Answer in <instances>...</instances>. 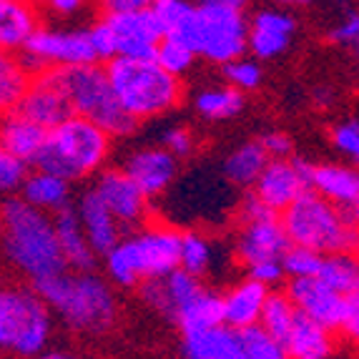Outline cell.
<instances>
[{
    "instance_id": "6da1fadb",
    "label": "cell",
    "mask_w": 359,
    "mask_h": 359,
    "mask_svg": "<svg viewBox=\"0 0 359 359\" xmlns=\"http://www.w3.org/2000/svg\"><path fill=\"white\" fill-rule=\"evenodd\" d=\"M0 224L8 259L30 282L68 269L48 211L36 209L23 198H8L0 209Z\"/></svg>"
},
{
    "instance_id": "7a4b0ae2",
    "label": "cell",
    "mask_w": 359,
    "mask_h": 359,
    "mask_svg": "<svg viewBox=\"0 0 359 359\" xmlns=\"http://www.w3.org/2000/svg\"><path fill=\"white\" fill-rule=\"evenodd\" d=\"M292 244L311 252L334 254L357 249V206H337L322 194L302 191L279 214Z\"/></svg>"
},
{
    "instance_id": "3957f363",
    "label": "cell",
    "mask_w": 359,
    "mask_h": 359,
    "mask_svg": "<svg viewBox=\"0 0 359 359\" xmlns=\"http://www.w3.org/2000/svg\"><path fill=\"white\" fill-rule=\"evenodd\" d=\"M111 154V136L83 116L71 114L48 128L33 166L66 181H81L101 171Z\"/></svg>"
},
{
    "instance_id": "277c9868",
    "label": "cell",
    "mask_w": 359,
    "mask_h": 359,
    "mask_svg": "<svg viewBox=\"0 0 359 359\" xmlns=\"http://www.w3.org/2000/svg\"><path fill=\"white\" fill-rule=\"evenodd\" d=\"M50 83L63 93L71 106V114L83 116L101 126L108 136H128L136 131L138 121L116 101L106 71L101 63H81V66H55L41 71Z\"/></svg>"
},
{
    "instance_id": "5b68a950",
    "label": "cell",
    "mask_w": 359,
    "mask_h": 359,
    "mask_svg": "<svg viewBox=\"0 0 359 359\" xmlns=\"http://www.w3.org/2000/svg\"><path fill=\"white\" fill-rule=\"evenodd\" d=\"M103 71L116 101L136 121L166 114L181 101L179 76L168 73L154 58L114 55L106 60Z\"/></svg>"
},
{
    "instance_id": "8992f818",
    "label": "cell",
    "mask_w": 359,
    "mask_h": 359,
    "mask_svg": "<svg viewBox=\"0 0 359 359\" xmlns=\"http://www.w3.org/2000/svg\"><path fill=\"white\" fill-rule=\"evenodd\" d=\"M181 231L163 224L141 229L133 236L118 239L103 257L106 269L121 287H138L144 279H158L179 266Z\"/></svg>"
},
{
    "instance_id": "52a82bcc",
    "label": "cell",
    "mask_w": 359,
    "mask_h": 359,
    "mask_svg": "<svg viewBox=\"0 0 359 359\" xmlns=\"http://www.w3.org/2000/svg\"><path fill=\"white\" fill-rule=\"evenodd\" d=\"M48 339V304L33 289H0V349L33 357L46 352Z\"/></svg>"
},
{
    "instance_id": "ba28073f",
    "label": "cell",
    "mask_w": 359,
    "mask_h": 359,
    "mask_svg": "<svg viewBox=\"0 0 359 359\" xmlns=\"http://www.w3.org/2000/svg\"><path fill=\"white\" fill-rule=\"evenodd\" d=\"M246 20L244 8L224 6L214 0H204L194 8L186 43L211 63H229L246 53Z\"/></svg>"
},
{
    "instance_id": "9c48e42d",
    "label": "cell",
    "mask_w": 359,
    "mask_h": 359,
    "mask_svg": "<svg viewBox=\"0 0 359 359\" xmlns=\"http://www.w3.org/2000/svg\"><path fill=\"white\" fill-rule=\"evenodd\" d=\"M71 330L83 334H103L116 322V297L114 289L101 276L90 271L71 274L66 297L55 306Z\"/></svg>"
},
{
    "instance_id": "30bf717a",
    "label": "cell",
    "mask_w": 359,
    "mask_h": 359,
    "mask_svg": "<svg viewBox=\"0 0 359 359\" xmlns=\"http://www.w3.org/2000/svg\"><path fill=\"white\" fill-rule=\"evenodd\" d=\"M20 66L30 78L46 68L55 66H81L96 63V50L90 43L88 30H53L36 28L18 50Z\"/></svg>"
},
{
    "instance_id": "8fae6325",
    "label": "cell",
    "mask_w": 359,
    "mask_h": 359,
    "mask_svg": "<svg viewBox=\"0 0 359 359\" xmlns=\"http://www.w3.org/2000/svg\"><path fill=\"white\" fill-rule=\"evenodd\" d=\"M311 163H306L304 158H269L264 163L262 174L254 181V194L262 198L264 204L271 211L282 214L294 198L302 191L309 189L311 181Z\"/></svg>"
},
{
    "instance_id": "7c38bea8",
    "label": "cell",
    "mask_w": 359,
    "mask_h": 359,
    "mask_svg": "<svg viewBox=\"0 0 359 359\" xmlns=\"http://www.w3.org/2000/svg\"><path fill=\"white\" fill-rule=\"evenodd\" d=\"M101 20L108 30V38H111L114 55L154 58L156 43L161 41V28H158L149 8L126 13H106Z\"/></svg>"
},
{
    "instance_id": "4fadbf2b",
    "label": "cell",
    "mask_w": 359,
    "mask_h": 359,
    "mask_svg": "<svg viewBox=\"0 0 359 359\" xmlns=\"http://www.w3.org/2000/svg\"><path fill=\"white\" fill-rule=\"evenodd\" d=\"M93 191L114 214L121 226H138L149 216V196H146L121 168H111L98 176Z\"/></svg>"
},
{
    "instance_id": "5bb4252c",
    "label": "cell",
    "mask_w": 359,
    "mask_h": 359,
    "mask_svg": "<svg viewBox=\"0 0 359 359\" xmlns=\"http://www.w3.org/2000/svg\"><path fill=\"white\" fill-rule=\"evenodd\" d=\"M287 297L297 306V311L306 314L309 319L337 334L341 309H344V294L330 289L324 282H319L317 276H292Z\"/></svg>"
},
{
    "instance_id": "9a60e30c",
    "label": "cell",
    "mask_w": 359,
    "mask_h": 359,
    "mask_svg": "<svg viewBox=\"0 0 359 359\" xmlns=\"http://www.w3.org/2000/svg\"><path fill=\"white\" fill-rule=\"evenodd\" d=\"M294 28H297V23L289 13L259 11L246 25V48L252 50L254 58L271 60L292 46Z\"/></svg>"
},
{
    "instance_id": "2e32d148",
    "label": "cell",
    "mask_w": 359,
    "mask_h": 359,
    "mask_svg": "<svg viewBox=\"0 0 359 359\" xmlns=\"http://www.w3.org/2000/svg\"><path fill=\"white\" fill-rule=\"evenodd\" d=\"M292 241L284 231L279 216L264 219V222L244 224L239 239H236V259L244 266H252L259 262H279Z\"/></svg>"
},
{
    "instance_id": "e0dca14e",
    "label": "cell",
    "mask_w": 359,
    "mask_h": 359,
    "mask_svg": "<svg viewBox=\"0 0 359 359\" xmlns=\"http://www.w3.org/2000/svg\"><path fill=\"white\" fill-rule=\"evenodd\" d=\"M144 287H141V297L149 302L154 309H158L161 314L174 319L186 304H191L198 294L204 292L198 276L189 274L186 269L176 266L174 271H168L166 276H158V279H144Z\"/></svg>"
},
{
    "instance_id": "ac0fdd59",
    "label": "cell",
    "mask_w": 359,
    "mask_h": 359,
    "mask_svg": "<svg viewBox=\"0 0 359 359\" xmlns=\"http://www.w3.org/2000/svg\"><path fill=\"white\" fill-rule=\"evenodd\" d=\"M149 198L161 196L176 179V156L166 149H141L121 168Z\"/></svg>"
},
{
    "instance_id": "d6986e66",
    "label": "cell",
    "mask_w": 359,
    "mask_h": 359,
    "mask_svg": "<svg viewBox=\"0 0 359 359\" xmlns=\"http://www.w3.org/2000/svg\"><path fill=\"white\" fill-rule=\"evenodd\" d=\"M76 216L78 222H81V226H83V233L86 239H88L90 249L96 252V257H103L121 239V224L116 222L114 214L108 211V206L103 204L101 196L93 189L78 198Z\"/></svg>"
},
{
    "instance_id": "ffe728a7",
    "label": "cell",
    "mask_w": 359,
    "mask_h": 359,
    "mask_svg": "<svg viewBox=\"0 0 359 359\" xmlns=\"http://www.w3.org/2000/svg\"><path fill=\"white\" fill-rule=\"evenodd\" d=\"M15 108L46 128L55 126V123H60L63 118L71 116V106L63 98V93L43 73H36L30 78L28 88H25V93L20 96Z\"/></svg>"
},
{
    "instance_id": "44dd1931",
    "label": "cell",
    "mask_w": 359,
    "mask_h": 359,
    "mask_svg": "<svg viewBox=\"0 0 359 359\" xmlns=\"http://www.w3.org/2000/svg\"><path fill=\"white\" fill-rule=\"evenodd\" d=\"M46 133H48V128L28 118L25 114H20L18 108H11V111L0 114V146L15 158H20L23 163H28V166L41 151Z\"/></svg>"
},
{
    "instance_id": "7402d4cb",
    "label": "cell",
    "mask_w": 359,
    "mask_h": 359,
    "mask_svg": "<svg viewBox=\"0 0 359 359\" xmlns=\"http://www.w3.org/2000/svg\"><path fill=\"white\" fill-rule=\"evenodd\" d=\"M334 354V332L297 311L292 330L284 339V357L327 359Z\"/></svg>"
},
{
    "instance_id": "603a6c76",
    "label": "cell",
    "mask_w": 359,
    "mask_h": 359,
    "mask_svg": "<svg viewBox=\"0 0 359 359\" xmlns=\"http://www.w3.org/2000/svg\"><path fill=\"white\" fill-rule=\"evenodd\" d=\"M181 354L189 359H241L239 337L229 324L181 334Z\"/></svg>"
},
{
    "instance_id": "cb8c5ba5",
    "label": "cell",
    "mask_w": 359,
    "mask_h": 359,
    "mask_svg": "<svg viewBox=\"0 0 359 359\" xmlns=\"http://www.w3.org/2000/svg\"><path fill=\"white\" fill-rule=\"evenodd\" d=\"M53 226H55L58 246H60V252H63L68 269H76V271L93 269V266H96V252L90 249L88 239H86L83 226H81V222H78V216H76V209L63 206V209L55 211Z\"/></svg>"
},
{
    "instance_id": "d4e9b609",
    "label": "cell",
    "mask_w": 359,
    "mask_h": 359,
    "mask_svg": "<svg viewBox=\"0 0 359 359\" xmlns=\"http://www.w3.org/2000/svg\"><path fill=\"white\" fill-rule=\"evenodd\" d=\"M309 189L337 206H357L359 201V176L352 166L319 163L311 168Z\"/></svg>"
},
{
    "instance_id": "484cf974",
    "label": "cell",
    "mask_w": 359,
    "mask_h": 359,
    "mask_svg": "<svg viewBox=\"0 0 359 359\" xmlns=\"http://www.w3.org/2000/svg\"><path fill=\"white\" fill-rule=\"evenodd\" d=\"M266 294H269V287L254 282L252 276L239 282L226 297H222L224 324H229L233 330H241L246 324H257Z\"/></svg>"
},
{
    "instance_id": "4316f807",
    "label": "cell",
    "mask_w": 359,
    "mask_h": 359,
    "mask_svg": "<svg viewBox=\"0 0 359 359\" xmlns=\"http://www.w3.org/2000/svg\"><path fill=\"white\" fill-rule=\"evenodd\" d=\"M38 28V11L30 0H0V48L18 53Z\"/></svg>"
},
{
    "instance_id": "83f0119b",
    "label": "cell",
    "mask_w": 359,
    "mask_h": 359,
    "mask_svg": "<svg viewBox=\"0 0 359 359\" xmlns=\"http://www.w3.org/2000/svg\"><path fill=\"white\" fill-rule=\"evenodd\" d=\"M20 191H23L20 196L23 201H28L36 209L48 211V214H55L63 206H71V181L41 171V168L36 174H25Z\"/></svg>"
},
{
    "instance_id": "f1b7e54d",
    "label": "cell",
    "mask_w": 359,
    "mask_h": 359,
    "mask_svg": "<svg viewBox=\"0 0 359 359\" xmlns=\"http://www.w3.org/2000/svg\"><path fill=\"white\" fill-rule=\"evenodd\" d=\"M317 279L339 294L359 292V264L354 252L324 254L319 264Z\"/></svg>"
},
{
    "instance_id": "f546056e",
    "label": "cell",
    "mask_w": 359,
    "mask_h": 359,
    "mask_svg": "<svg viewBox=\"0 0 359 359\" xmlns=\"http://www.w3.org/2000/svg\"><path fill=\"white\" fill-rule=\"evenodd\" d=\"M266 161H269V156L262 149V144L252 141V144L239 146V149L226 156V161H224V176H226L233 186H252L254 181H257V176L262 174V168Z\"/></svg>"
},
{
    "instance_id": "4dcf8cb0",
    "label": "cell",
    "mask_w": 359,
    "mask_h": 359,
    "mask_svg": "<svg viewBox=\"0 0 359 359\" xmlns=\"http://www.w3.org/2000/svg\"><path fill=\"white\" fill-rule=\"evenodd\" d=\"M174 322L179 324L181 334H189V332H198V330H206V327H214V324H222L224 322L222 297L204 289L191 304H186L184 309L176 314Z\"/></svg>"
},
{
    "instance_id": "1f68e13d",
    "label": "cell",
    "mask_w": 359,
    "mask_h": 359,
    "mask_svg": "<svg viewBox=\"0 0 359 359\" xmlns=\"http://www.w3.org/2000/svg\"><path fill=\"white\" fill-rule=\"evenodd\" d=\"M194 8L196 6L191 0H151L149 11L161 28V36H176L186 41L194 18Z\"/></svg>"
},
{
    "instance_id": "d6a6232c",
    "label": "cell",
    "mask_w": 359,
    "mask_h": 359,
    "mask_svg": "<svg viewBox=\"0 0 359 359\" xmlns=\"http://www.w3.org/2000/svg\"><path fill=\"white\" fill-rule=\"evenodd\" d=\"M294 317H297V306L287 297V292H269L262 304V314H259V324L269 332L279 344L284 347L289 330H292Z\"/></svg>"
},
{
    "instance_id": "836d02e7",
    "label": "cell",
    "mask_w": 359,
    "mask_h": 359,
    "mask_svg": "<svg viewBox=\"0 0 359 359\" xmlns=\"http://www.w3.org/2000/svg\"><path fill=\"white\" fill-rule=\"evenodd\" d=\"M28 83L30 76L20 66L18 55L13 53V50L0 48V114L18 106Z\"/></svg>"
},
{
    "instance_id": "e575fe53",
    "label": "cell",
    "mask_w": 359,
    "mask_h": 359,
    "mask_svg": "<svg viewBox=\"0 0 359 359\" xmlns=\"http://www.w3.org/2000/svg\"><path fill=\"white\" fill-rule=\"evenodd\" d=\"M244 108V90L233 86H222V88H206L196 96V111L206 118L222 121L231 118Z\"/></svg>"
},
{
    "instance_id": "d590c367",
    "label": "cell",
    "mask_w": 359,
    "mask_h": 359,
    "mask_svg": "<svg viewBox=\"0 0 359 359\" xmlns=\"http://www.w3.org/2000/svg\"><path fill=\"white\" fill-rule=\"evenodd\" d=\"M214 264V244L204 233L186 231L181 233L179 246V266L194 276H204Z\"/></svg>"
},
{
    "instance_id": "8d00e7d4",
    "label": "cell",
    "mask_w": 359,
    "mask_h": 359,
    "mask_svg": "<svg viewBox=\"0 0 359 359\" xmlns=\"http://www.w3.org/2000/svg\"><path fill=\"white\" fill-rule=\"evenodd\" d=\"M239 337V349L241 359H282L284 347L269 332L264 330L262 324H246L241 330H236Z\"/></svg>"
},
{
    "instance_id": "74e56055",
    "label": "cell",
    "mask_w": 359,
    "mask_h": 359,
    "mask_svg": "<svg viewBox=\"0 0 359 359\" xmlns=\"http://www.w3.org/2000/svg\"><path fill=\"white\" fill-rule=\"evenodd\" d=\"M154 60L161 68H166L168 73L181 76V73H186L194 66V60H196V50H194L186 41H181V38H176V36H161V41L156 43Z\"/></svg>"
},
{
    "instance_id": "f35d334b",
    "label": "cell",
    "mask_w": 359,
    "mask_h": 359,
    "mask_svg": "<svg viewBox=\"0 0 359 359\" xmlns=\"http://www.w3.org/2000/svg\"><path fill=\"white\" fill-rule=\"evenodd\" d=\"M322 257L324 254L311 252V249H306V246L292 244L287 252L282 254L279 262H282L284 274H289V276H317Z\"/></svg>"
},
{
    "instance_id": "ab89813d",
    "label": "cell",
    "mask_w": 359,
    "mask_h": 359,
    "mask_svg": "<svg viewBox=\"0 0 359 359\" xmlns=\"http://www.w3.org/2000/svg\"><path fill=\"white\" fill-rule=\"evenodd\" d=\"M224 76H226L229 86L239 90H254L259 83H262V66H259L254 58H239L229 60L224 63Z\"/></svg>"
},
{
    "instance_id": "60d3db41",
    "label": "cell",
    "mask_w": 359,
    "mask_h": 359,
    "mask_svg": "<svg viewBox=\"0 0 359 359\" xmlns=\"http://www.w3.org/2000/svg\"><path fill=\"white\" fill-rule=\"evenodd\" d=\"M25 174H28V163H23L20 158H15V156L8 154V151L0 146V194L20 189Z\"/></svg>"
},
{
    "instance_id": "b9f144b4",
    "label": "cell",
    "mask_w": 359,
    "mask_h": 359,
    "mask_svg": "<svg viewBox=\"0 0 359 359\" xmlns=\"http://www.w3.org/2000/svg\"><path fill=\"white\" fill-rule=\"evenodd\" d=\"M334 138L337 151H341L349 158H357L359 156V123L357 121H347V123H339L332 133Z\"/></svg>"
},
{
    "instance_id": "7bdbcfd3",
    "label": "cell",
    "mask_w": 359,
    "mask_h": 359,
    "mask_svg": "<svg viewBox=\"0 0 359 359\" xmlns=\"http://www.w3.org/2000/svg\"><path fill=\"white\" fill-rule=\"evenodd\" d=\"M337 334L357 339V334H359V297H357V292L344 294V309H341Z\"/></svg>"
},
{
    "instance_id": "ee69618b",
    "label": "cell",
    "mask_w": 359,
    "mask_h": 359,
    "mask_svg": "<svg viewBox=\"0 0 359 359\" xmlns=\"http://www.w3.org/2000/svg\"><path fill=\"white\" fill-rule=\"evenodd\" d=\"M332 41L339 43V46H347V48H357V43H359L357 13H347V15L339 20V25L332 30Z\"/></svg>"
},
{
    "instance_id": "f6af8a7d",
    "label": "cell",
    "mask_w": 359,
    "mask_h": 359,
    "mask_svg": "<svg viewBox=\"0 0 359 359\" xmlns=\"http://www.w3.org/2000/svg\"><path fill=\"white\" fill-rule=\"evenodd\" d=\"M276 211H271L269 206L264 204L257 194H249V196L241 201V222L252 224V222H264V219H276Z\"/></svg>"
},
{
    "instance_id": "bcb514c9",
    "label": "cell",
    "mask_w": 359,
    "mask_h": 359,
    "mask_svg": "<svg viewBox=\"0 0 359 359\" xmlns=\"http://www.w3.org/2000/svg\"><path fill=\"white\" fill-rule=\"evenodd\" d=\"M249 276H252L254 282L259 284H266V287H274V284L282 282L284 269H282V262H259L249 266Z\"/></svg>"
},
{
    "instance_id": "7dc6e473",
    "label": "cell",
    "mask_w": 359,
    "mask_h": 359,
    "mask_svg": "<svg viewBox=\"0 0 359 359\" xmlns=\"http://www.w3.org/2000/svg\"><path fill=\"white\" fill-rule=\"evenodd\" d=\"M163 144H166V151H171L174 156H186V154H191L194 138L186 128L176 126V128H168V131L163 133Z\"/></svg>"
},
{
    "instance_id": "c3c4849f",
    "label": "cell",
    "mask_w": 359,
    "mask_h": 359,
    "mask_svg": "<svg viewBox=\"0 0 359 359\" xmlns=\"http://www.w3.org/2000/svg\"><path fill=\"white\" fill-rule=\"evenodd\" d=\"M259 144H262L269 158H284V156L292 154V138L287 133H266Z\"/></svg>"
},
{
    "instance_id": "681fc988",
    "label": "cell",
    "mask_w": 359,
    "mask_h": 359,
    "mask_svg": "<svg viewBox=\"0 0 359 359\" xmlns=\"http://www.w3.org/2000/svg\"><path fill=\"white\" fill-rule=\"evenodd\" d=\"M93 0H43V6L55 15H76L83 8H88Z\"/></svg>"
},
{
    "instance_id": "f907efd6",
    "label": "cell",
    "mask_w": 359,
    "mask_h": 359,
    "mask_svg": "<svg viewBox=\"0 0 359 359\" xmlns=\"http://www.w3.org/2000/svg\"><path fill=\"white\" fill-rule=\"evenodd\" d=\"M106 13H126V11H144L151 6V0H101Z\"/></svg>"
},
{
    "instance_id": "816d5d0a",
    "label": "cell",
    "mask_w": 359,
    "mask_h": 359,
    "mask_svg": "<svg viewBox=\"0 0 359 359\" xmlns=\"http://www.w3.org/2000/svg\"><path fill=\"white\" fill-rule=\"evenodd\" d=\"M214 3H224V6H233V8H244L249 0H214Z\"/></svg>"
},
{
    "instance_id": "f5cc1de1",
    "label": "cell",
    "mask_w": 359,
    "mask_h": 359,
    "mask_svg": "<svg viewBox=\"0 0 359 359\" xmlns=\"http://www.w3.org/2000/svg\"><path fill=\"white\" fill-rule=\"evenodd\" d=\"M276 3H287V6H309L311 0H276Z\"/></svg>"
},
{
    "instance_id": "db71d44e",
    "label": "cell",
    "mask_w": 359,
    "mask_h": 359,
    "mask_svg": "<svg viewBox=\"0 0 359 359\" xmlns=\"http://www.w3.org/2000/svg\"><path fill=\"white\" fill-rule=\"evenodd\" d=\"M337 3H339V0H337Z\"/></svg>"
}]
</instances>
